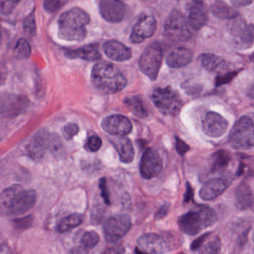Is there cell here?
<instances>
[{"instance_id":"cell-1","label":"cell","mask_w":254,"mask_h":254,"mask_svg":"<svg viewBox=\"0 0 254 254\" xmlns=\"http://www.w3.org/2000/svg\"><path fill=\"white\" fill-rule=\"evenodd\" d=\"M37 201V192L14 185L0 192V216H18L31 210Z\"/></svg>"},{"instance_id":"cell-2","label":"cell","mask_w":254,"mask_h":254,"mask_svg":"<svg viewBox=\"0 0 254 254\" xmlns=\"http://www.w3.org/2000/svg\"><path fill=\"white\" fill-rule=\"evenodd\" d=\"M90 22L87 12L74 7L61 14L58 20V36L65 41H81L87 34L86 26Z\"/></svg>"},{"instance_id":"cell-3","label":"cell","mask_w":254,"mask_h":254,"mask_svg":"<svg viewBox=\"0 0 254 254\" xmlns=\"http://www.w3.org/2000/svg\"><path fill=\"white\" fill-rule=\"evenodd\" d=\"M91 79L95 87L106 94L117 93L125 89L126 77L111 63L100 62L92 68Z\"/></svg>"},{"instance_id":"cell-4","label":"cell","mask_w":254,"mask_h":254,"mask_svg":"<svg viewBox=\"0 0 254 254\" xmlns=\"http://www.w3.org/2000/svg\"><path fill=\"white\" fill-rule=\"evenodd\" d=\"M216 211L208 206H200L195 210L182 215L179 219V226L184 234L195 236L217 222Z\"/></svg>"},{"instance_id":"cell-5","label":"cell","mask_w":254,"mask_h":254,"mask_svg":"<svg viewBox=\"0 0 254 254\" xmlns=\"http://www.w3.org/2000/svg\"><path fill=\"white\" fill-rule=\"evenodd\" d=\"M63 143L58 134L49 132L46 129H40L31 138L27 147L30 158L40 160L44 156L46 151L58 152L62 148Z\"/></svg>"},{"instance_id":"cell-6","label":"cell","mask_w":254,"mask_h":254,"mask_svg":"<svg viewBox=\"0 0 254 254\" xmlns=\"http://www.w3.org/2000/svg\"><path fill=\"white\" fill-rule=\"evenodd\" d=\"M228 142L237 150L254 148V122L248 116L240 118L230 132Z\"/></svg>"},{"instance_id":"cell-7","label":"cell","mask_w":254,"mask_h":254,"mask_svg":"<svg viewBox=\"0 0 254 254\" xmlns=\"http://www.w3.org/2000/svg\"><path fill=\"white\" fill-rule=\"evenodd\" d=\"M152 100L155 107L165 116H176L182 107L180 95L170 86L156 88L152 92Z\"/></svg>"},{"instance_id":"cell-8","label":"cell","mask_w":254,"mask_h":254,"mask_svg":"<svg viewBox=\"0 0 254 254\" xmlns=\"http://www.w3.org/2000/svg\"><path fill=\"white\" fill-rule=\"evenodd\" d=\"M163 51L158 42L148 45L139 60L140 71L149 79L156 80L162 64Z\"/></svg>"},{"instance_id":"cell-9","label":"cell","mask_w":254,"mask_h":254,"mask_svg":"<svg viewBox=\"0 0 254 254\" xmlns=\"http://www.w3.org/2000/svg\"><path fill=\"white\" fill-rule=\"evenodd\" d=\"M188 18L178 10H173L164 25V34L173 42H185L190 39L192 32Z\"/></svg>"},{"instance_id":"cell-10","label":"cell","mask_w":254,"mask_h":254,"mask_svg":"<svg viewBox=\"0 0 254 254\" xmlns=\"http://www.w3.org/2000/svg\"><path fill=\"white\" fill-rule=\"evenodd\" d=\"M171 236L149 233L139 237V248L148 254H164L173 250L175 241Z\"/></svg>"},{"instance_id":"cell-11","label":"cell","mask_w":254,"mask_h":254,"mask_svg":"<svg viewBox=\"0 0 254 254\" xmlns=\"http://www.w3.org/2000/svg\"><path fill=\"white\" fill-rule=\"evenodd\" d=\"M29 101L23 95L12 93L0 94V119H12L25 113Z\"/></svg>"},{"instance_id":"cell-12","label":"cell","mask_w":254,"mask_h":254,"mask_svg":"<svg viewBox=\"0 0 254 254\" xmlns=\"http://www.w3.org/2000/svg\"><path fill=\"white\" fill-rule=\"evenodd\" d=\"M131 226L128 215H117L109 218L104 225V237L109 243H116L122 240Z\"/></svg>"},{"instance_id":"cell-13","label":"cell","mask_w":254,"mask_h":254,"mask_svg":"<svg viewBox=\"0 0 254 254\" xmlns=\"http://www.w3.org/2000/svg\"><path fill=\"white\" fill-rule=\"evenodd\" d=\"M162 160L158 152L153 148H147L142 155L140 172L142 177L151 179L157 177L162 170Z\"/></svg>"},{"instance_id":"cell-14","label":"cell","mask_w":254,"mask_h":254,"mask_svg":"<svg viewBox=\"0 0 254 254\" xmlns=\"http://www.w3.org/2000/svg\"><path fill=\"white\" fill-rule=\"evenodd\" d=\"M231 35L238 40L243 48H251L254 44V24L246 23L243 18L238 17L231 20L228 25Z\"/></svg>"},{"instance_id":"cell-15","label":"cell","mask_w":254,"mask_h":254,"mask_svg":"<svg viewBox=\"0 0 254 254\" xmlns=\"http://www.w3.org/2000/svg\"><path fill=\"white\" fill-rule=\"evenodd\" d=\"M156 28L157 22L154 16L143 15L133 27L130 40L134 44L143 43L145 40L153 35Z\"/></svg>"},{"instance_id":"cell-16","label":"cell","mask_w":254,"mask_h":254,"mask_svg":"<svg viewBox=\"0 0 254 254\" xmlns=\"http://www.w3.org/2000/svg\"><path fill=\"white\" fill-rule=\"evenodd\" d=\"M228 121L215 112H208L202 120V130L206 135L210 137H222L228 129Z\"/></svg>"},{"instance_id":"cell-17","label":"cell","mask_w":254,"mask_h":254,"mask_svg":"<svg viewBox=\"0 0 254 254\" xmlns=\"http://www.w3.org/2000/svg\"><path fill=\"white\" fill-rule=\"evenodd\" d=\"M99 11L101 16L107 22L118 23L125 19L126 4L122 0H101Z\"/></svg>"},{"instance_id":"cell-18","label":"cell","mask_w":254,"mask_h":254,"mask_svg":"<svg viewBox=\"0 0 254 254\" xmlns=\"http://www.w3.org/2000/svg\"><path fill=\"white\" fill-rule=\"evenodd\" d=\"M188 22L194 30H199L208 20V9L202 0H191L188 4Z\"/></svg>"},{"instance_id":"cell-19","label":"cell","mask_w":254,"mask_h":254,"mask_svg":"<svg viewBox=\"0 0 254 254\" xmlns=\"http://www.w3.org/2000/svg\"><path fill=\"white\" fill-rule=\"evenodd\" d=\"M103 129L116 136H127L132 130L129 119L122 115L108 116L101 123Z\"/></svg>"},{"instance_id":"cell-20","label":"cell","mask_w":254,"mask_h":254,"mask_svg":"<svg viewBox=\"0 0 254 254\" xmlns=\"http://www.w3.org/2000/svg\"><path fill=\"white\" fill-rule=\"evenodd\" d=\"M229 186V183L225 179L214 178L207 181L200 190V198L204 201H210L222 195Z\"/></svg>"},{"instance_id":"cell-21","label":"cell","mask_w":254,"mask_h":254,"mask_svg":"<svg viewBox=\"0 0 254 254\" xmlns=\"http://www.w3.org/2000/svg\"><path fill=\"white\" fill-rule=\"evenodd\" d=\"M104 51L110 59L117 62L128 61L132 57L131 49L116 40H111L104 43Z\"/></svg>"},{"instance_id":"cell-22","label":"cell","mask_w":254,"mask_h":254,"mask_svg":"<svg viewBox=\"0 0 254 254\" xmlns=\"http://www.w3.org/2000/svg\"><path fill=\"white\" fill-rule=\"evenodd\" d=\"M64 54L68 59H81L89 62L101 59L98 44H89L80 49L66 50Z\"/></svg>"},{"instance_id":"cell-23","label":"cell","mask_w":254,"mask_h":254,"mask_svg":"<svg viewBox=\"0 0 254 254\" xmlns=\"http://www.w3.org/2000/svg\"><path fill=\"white\" fill-rule=\"evenodd\" d=\"M193 55L188 48L178 47L173 49L167 56L166 62L171 68H179L186 66L192 61Z\"/></svg>"},{"instance_id":"cell-24","label":"cell","mask_w":254,"mask_h":254,"mask_svg":"<svg viewBox=\"0 0 254 254\" xmlns=\"http://www.w3.org/2000/svg\"><path fill=\"white\" fill-rule=\"evenodd\" d=\"M236 204L241 210H252L254 208V197L251 187L242 182L236 190Z\"/></svg>"},{"instance_id":"cell-25","label":"cell","mask_w":254,"mask_h":254,"mask_svg":"<svg viewBox=\"0 0 254 254\" xmlns=\"http://www.w3.org/2000/svg\"><path fill=\"white\" fill-rule=\"evenodd\" d=\"M112 143L119 153L120 160L125 164H130L134 160V151L131 140L126 136H116Z\"/></svg>"},{"instance_id":"cell-26","label":"cell","mask_w":254,"mask_h":254,"mask_svg":"<svg viewBox=\"0 0 254 254\" xmlns=\"http://www.w3.org/2000/svg\"><path fill=\"white\" fill-rule=\"evenodd\" d=\"M202 66L210 72L219 73L228 67L226 61L213 54H203L199 58Z\"/></svg>"},{"instance_id":"cell-27","label":"cell","mask_w":254,"mask_h":254,"mask_svg":"<svg viewBox=\"0 0 254 254\" xmlns=\"http://www.w3.org/2000/svg\"><path fill=\"white\" fill-rule=\"evenodd\" d=\"M210 10L215 16L219 19L232 20L239 16L238 11L222 0H216L212 3Z\"/></svg>"},{"instance_id":"cell-28","label":"cell","mask_w":254,"mask_h":254,"mask_svg":"<svg viewBox=\"0 0 254 254\" xmlns=\"http://www.w3.org/2000/svg\"><path fill=\"white\" fill-rule=\"evenodd\" d=\"M231 160V154L228 151L223 149L216 151L213 154L210 159V169L212 172L216 173L226 168Z\"/></svg>"},{"instance_id":"cell-29","label":"cell","mask_w":254,"mask_h":254,"mask_svg":"<svg viewBox=\"0 0 254 254\" xmlns=\"http://www.w3.org/2000/svg\"><path fill=\"white\" fill-rule=\"evenodd\" d=\"M125 104L127 108L131 111V113L137 117L140 118V119L147 117V110L145 107L144 104L140 97H128L125 99Z\"/></svg>"},{"instance_id":"cell-30","label":"cell","mask_w":254,"mask_h":254,"mask_svg":"<svg viewBox=\"0 0 254 254\" xmlns=\"http://www.w3.org/2000/svg\"><path fill=\"white\" fill-rule=\"evenodd\" d=\"M82 222H83V216L78 213H74L64 218L58 224L57 229L58 232H67L77 228L79 225H81Z\"/></svg>"},{"instance_id":"cell-31","label":"cell","mask_w":254,"mask_h":254,"mask_svg":"<svg viewBox=\"0 0 254 254\" xmlns=\"http://www.w3.org/2000/svg\"><path fill=\"white\" fill-rule=\"evenodd\" d=\"M200 254H220L222 243L219 237L210 239L200 248Z\"/></svg>"},{"instance_id":"cell-32","label":"cell","mask_w":254,"mask_h":254,"mask_svg":"<svg viewBox=\"0 0 254 254\" xmlns=\"http://www.w3.org/2000/svg\"><path fill=\"white\" fill-rule=\"evenodd\" d=\"M31 48L29 43L25 39H19L15 46V57L19 60H26L31 56Z\"/></svg>"},{"instance_id":"cell-33","label":"cell","mask_w":254,"mask_h":254,"mask_svg":"<svg viewBox=\"0 0 254 254\" xmlns=\"http://www.w3.org/2000/svg\"><path fill=\"white\" fill-rule=\"evenodd\" d=\"M100 242V237L95 231H89L82 237L81 244L86 249H93Z\"/></svg>"},{"instance_id":"cell-34","label":"cell","mask_w":254,"mask_h":254,"mask_svg":"<svg viewBox=\"0 0 254 254\" xmlns=\"http://www.w3.org/2000/svg\"><path fill=\"white\" fill-rule=\"evenodd\" d=\"M24 32L28 37H32L34 35L37 29V25H36L35 16H34V12L28 15L23 22Z\"/></svg>"},{"instance_id":"cell-35","label":"cell","mask_w":254,"mask_h":254,"mask_svg":"<svg viewBox=\"0 0 254 254\" xmlns=\"http://www.w3.org/2000/svg\"><path fill=\"white\" fill-rule=\"evenodd\" d=\"M22 0H0V13L8 15L16 8Z\"/></svg>"},{"instance_id":"cell-36","label":"cell","mask_w":254,"mask_h":254,"mask_svg":"<svg viewBox=\"0 0 254 254\" xmlns=\"http://www.w3.org/2000/svg\"><path fill=\"white\" fill-rule=\"evenodd\" d=\"M65 1V0H44L43 7L48 13H55L62 7Z\"/></svg>"},{"instance_id":"cell-37","label":"cell","mask_w":254,"mask_h":254,"mask_svg":"<svg viewBox=\"0 0 254 254\" xmlns=\"http://www.w3.org/2000/svg\"><path fill=\"white\" fill-rule=\"evenodd\" d=\"M237 74H238V71H231V72L227 73V74L217 76L216 77V80H215V85H216V86H221L227 84V83L232 81Z\"/></svg>"},{"instance_id":"cell-38","label":"cell","mask_w":254,"mask_h":254,"mask_svg":"<svg viewBox=\"0 0 254 254\" xmlns=\"http://www.w3.org/2000/svg\"><path fill=\"white\" fill-rule=\"evenodd\" d=\"M78 131L79 127L76 124L68 123L64 127L63 134L66 140H71L74 137V136L77 134Z\"/></svg>"},{"instance_id":"cell-39","label":"cell","mask_w":254,"mask_h":254,"mask_svg":"<svg viewBox=\"0 0 254 254\" xmlns=\"http://www.w3.org/2000/svg\"><path fill=\"white\" fill-rule=\"evenodd\" d=\"M101 146H102V140L98 136H91L88 140L87 147L91 152H97L101 149Z\"/></svg>"},{"instance_id":"cell-40","label":"cell","mask_w":254,"mask_h":254,"mask_svg":"<svg viewBox=\"0 0 254 254\" xmlns=\"http://www.w3.org/2000/svg\"><path fill=\"white\" fill-rule=\"evenodd\" d=\"M99 186L101 191V195H102V198H104V202H105L107 205H110V190H109L108 187H107V179H106L105 178H102V179L100 180Z\"/></svg>"},{"instance_id":"cell-41","label":"cell","mask_w":254,"mask_h":254,"mask_svg":"<svg viewBox=\"0 0 254 254\" xmlns=\"http://www.w3.org/2000/svg\"><path fill=\"white\" fill-rule=\"evenodd\" d=\"M32 221V216H25V217L21 218V219L15 220V225L19 229H26V228H29L31 226Z\"/></svg>"},{"instance_id":"cell-42","label":"cell","mask_w":254,"mask_h":254,"mask_svg":"<svg viewBox=\"0 0 254 254\" xmlns=\"http://www.w3.org/2000/svg\"><path fill=\"white\" fill-rule=\"evenodd\" d=\"M210 235V233L204 234V235L198 237V238L196 239L195 241L192 242V243L191 244L190 246L191 250L196 251L198 250V249H199L200 248L203 246V244L205 243L206 240H207V239L208 238V237Z\"/></svg>"},{"instance_id":"cell-43","label":"cell","mask_w":254,"mask_h":254,"mask_svg":"<svg viewBox=\"0 0 254 254\" xmlns=\"http://www.w3.org/2000/svg\"><path fill=\"white\" fill-rule=\"evenodd\" d=\"M176 148L180 155H183L189 151L190 146L179 137L176 138Z\"/></svg>"},{"instance_id":"cell-44","label":"cell","mask_w":254,"mask_h":254,"mask_svg":"<svg viewBox=\"0 0 254 254\" xmlns=\"http://www.w3.org/2000/svg\"><path fill=\"white\" fill-rule=\"evenodd\" d=\"M169 210H170V205L168 204H164L160 207L159 210L157 212L155 218L157 219H164L168 214Z\"/></svg>"},{"instance_id":"cell-45","label":"cell","mask_w":254,"mask_h":254,"mask_svg":"<svg viewBox=\"0 0 254 254\" xmlns=\"http://www.w3.org/2000/svg\"><path fill=\"white\" fill-rule=\"evenodd\" d=\"M233 5L237 7H247L250 5L254 0H230Z\"/></svg>"},{"instance_id":"cell-46","label":"cell","mask_w":254,"mask_h":254,"mask_svg":"<svg viewBox=\"0 0 254 254\" xmlns=\"http://www.w3.org/2000/svg\"><path fill=\"white\" fill-rule=\"evenodd\" d=\"M187 185L188 187H187L186 193L185 195V202H189L193 197V189L189 183H188Z\"/></svg>"},{"instance_id":"cell-47","label":"cell","mask_w":254,"mask_h":254,"mask_svg":"<svg viewBox=\"0 0 254 254\" xmlns=\"http://www.w3.org/2000/svg\"><path fill=\"white\" fill-rule=\"evenodd\" d=\"M70 254H89L87 249L84 247L74 248L70 252Z\"/></svg>"},{"instance_id":"cell-48","label":"cell","mask_w":254,"mask_h":254,"mask_svg":"<svg viewBox=\"0 0 254 254\" xmlns=\"http://www.w3.org/2000/svg\"><path fill=\"white\" fill-rule=\"evenodd\" d=\"M248 97L251 99L254 100V83L252 85L249 92H248Z\"/></svg>"},{"instance_id":"cell-49","label":"cell","mask_w":254,"mask_h":254,"mask_svg":"<svg viewBox=\"0 0 254 254\" xmlns=\"http://www.w3.org/2000/svg\"><path fill=\"white\" fill-rule=\"evenodd\" d=\"M5 74L3 72H0V86H2L5 82Z\"/></svg>"},{"instance_id":"cell-50","label":"cell","mask_w":254,"mask_h":254,"mask_svg":"<svg viewBox=\"0 0 254 254\" xmlns=\"http://www.w3.org/2000/svg\"><path fill=\"white\" fill-rule=\"evenodd\" d=\"M3 40V31L2 29H1V28H0V45L1 44V43H2Z\"/></svg>"},{"instance_id":"cell-51","label":"cell","mask_w":254,"mask_h":254,"mask_svg":"<svg viewBox=\"0 0 254 254\" xmlns=\"http://www.w3.org/2000/svg\"><path fill=\"white\" fill-rule=\"evenodd\" d=\"M136 254H148L146 253H145V252H142L140 249H137V250H136Z\"/></svg>"},{"instance_id":"cell-52","label":"cell","mask_w":254,"mask_h":254,"mask_svg":"<svg viewBox=\"0 0 254 254\" xmlns=\"http://www.w3.org/2000/svg\"><path fill=\"white\" fill-rule=\"evenodd\" d=\"M253 241H254V235L253 237Z\"/></svg>"},{"instance_id":"cell-53","label":"cell","mask_w":254,"mask_h":254,"mask_svg":"<svg viewBox=\"0 0 254 254\" xmlns=\"http://www.w3.org/2000/svg\"><path fill=\"white\" fill-rule=\"evenodd\" d=\"M141 1H149V0H141Z\"/></svg>"},{"instance_id":"cell-54","label":"cell","mask_w":254,"mask_h":254,"mask_svg":"<svg viewBox=\"0 0 254 254\" xmlns=\"http://www.w3.org/2000/svg\"><path fill=\"white\" fill-rule=\"evenodd\" d=\"M179 254H185L184 253H179Z\"/></svg>"}]
</instances>
